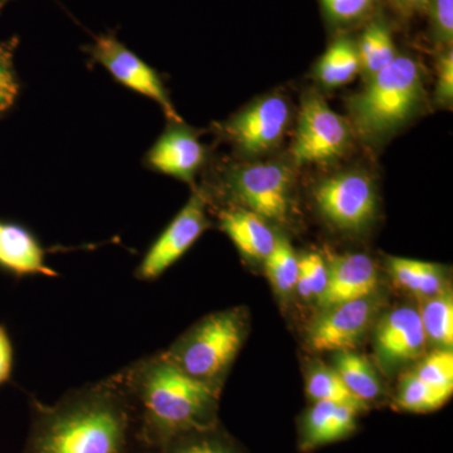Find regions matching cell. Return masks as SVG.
I'll return each mask as SVG.
<instances>
[{
	"label": "cell",
	"mask_w": 453,
	"mask_h": 453,
	"mask_svg": "<svg viewBox=\"0 0 453 453\" xmlns=\"http://www.w3.org/2000/svg\"><path fill=\"white\" fill-rule=\"evenodd\" d=\"M412 372L432 388L452 395L453 354L449 349H440L429 354Z\"/></svg>",
	"instance_id": "obj_27"
},
{
	"label": "cell",
	"mask_w": 453,
	"mask_h": 453,
	"mask_svg": "<svg viewBox=\"0 0 453 453\" xmlns=\"http://www.w3.org/2000/svg\"><path fill=\"white\" fill-rule=\"evenodd\" d=\"M425 103L421 65L411 56L398 55L348 101L349 121L360 139L380 144L418 115Z\"/></svg>",
	"instance_id": "obj_3"
},
{
	"label": "cell",
	"mask_w": 453,
	"mask_h": 453,
	"mask_svg": "<svg viewBox=\"0 0 453 453\" xmlns=\"http://www.w3.org/2000/svg\"><path fill=\"white\" fill-rule=\"evenodd\" d=\"M8 2H9V0H0V9L4 7L5 3H8Z\"/></svg>",
	"instance_id": "obj_35"
},
{
	"label": "cell",
	"mask_w": 453,
	"mask_h": 453,
	"mask_svg": "<svg viewBox=\"0 0 453 453\" xmlns=\"http://www.w3.org/2000/svg\"><path fill=\"white\" fill-rule=\"evenodd\" d=\"M312 196L321 216L340 231L360 232L371 225L377 213L374 180L360 170L321 179Z\"/></svg>",
	"instance_id": "obj_8"
},
{
	"label": "cell",
	"mask_w": 453,
	"mask_h": 453,
	"mask_svg": "<svg viewBox=\"0 0 453 453\" xmlns=\"http://www.w3.org/2000/svg\"><path fill=\"white\" fill-rule=\"evenodd\" d=\"M290 121L288 101L267 95L217 125V133L242 157H264L279 148Z\"/></svg>",
	"instance_id": "obj_7"
},
{
	"label": "cell",
	"mask_w": 453,
	"mask_h": 453,
	"mask_svg": "<svg viewBox=\"0 0 453 453\" xmlns=\"http://www.w3.org/2000/svg\"><path fill=\"white\" fill-rule=\"evenodd\" d=\"M219 226L244 257L265 261L275 247L277 235L266 219L235 205L219 211Z\"/></svg>",
	"instance_id": "obj_17"
},
{
	"label": "cell",
	"mask_w": 453,
	"mask_h": 453,
	"mask_svg": "<svg viewBox=\"0 0 453 453\" xmlns=\"http://www.w3.org/2000/svg\"><path fill=\"white\" fill-rule=\"evenodd\" d=\"M85 50L91 57V61L106 68L116 82L155 101L162 107L169 121H183L170 101L160 74L115 35H98L94 43L85 47Z\"/></svg>",
	"instance_id": "obj_10"
},
{
	"label": "cell",
	"mask_w": 453,
	"mask_h": 453,
	"mask_svg": "<svg viewBox=\"0 0 453 453\" xmlns=\"http://www.w3.org/2000/svg\"><path fill=\"white\" fill-rule=\"evenodd\" d=\"M208 159L210 150L201 142L198 131L183 121H169L145 154L144 165L196 188V175L207 165Z\"/></svg>",
	"instance_id": "obj_11"
},
{
	"label": "cell",
	"mask_w": 453,
	"mask_h": 453,
	"mask_svg": "<svg viewBox=\"0 0 453 453\" xmlns=\"http://www.w3.org/2000/svg\"><path fill=\"white\" fill-rule=\"evenodd\" d=\"M329 280V266L319 253H309L299 259L296 290L303 299H316L323 295Z\"/></svg>",
	"instance_id": "obj_28"
},
{
	"label": "cell",
	"mask_w": 453,
	"mask_h": 453,
	"mask_svg": "<svg viewBox=\"0 0 453 453\" xmlns=\"http://www.w3.org/2000/svg\"><path fill=\"white\" fill-rule=\"evenodd\" d=\"M418 312L426 339L441 349L451 348L453 344L451 294L441 292L436 296L428 297Z\"/></svg>",
	"instance_id": "obj_23"
},
{
	"label": "cell",
	"mask_w": 453,
	"mask_h": 453,
	"mask_svg": "<svg viewBox=\"0 0 453 453\" xmlns=\"http://www.w3.org/2000/svg\"><path fill=\"white\" fill-rule=\"evenodd\" d=\"M154 453H241L219 425L170 438Z\"/></svg>",
	"instance_id": "obj_22"
},
{
	"label": "cell",
	"mask_w": 453,
	"mask_h": 453,
	"mask_svg": "<svg viewBox=\"0 0 453 453\" xmlns=\"http://www.w3.org/2000/svg\"><path fill=\"white\" fill-rule=\"evenodd\" d=\"M325 17L334 26H351L372 16L378 0H320Z\"/></svg>",
	"instance_id": "obj_29"
},
{
	"label": "cell",
	"mask_w": 453,
	"mask_h": 453,
	"mask_svg": "<svg viewBox=\"0 0 453 453\" xmlns=\"http://www.w3.org/2000/svg\"><path fill=\"white\" fill-rule=\"evenodd\" d=\"M418 310L402 306L380 318L374 330V353L383 371L392 372L417 359L426 347Z\"/></svg>",
	"instance_id": "obj_13"
},
{
	"label": "cell",
	"mask_w": 453,
	"mask_h": 453,
	"mask_svg": "<svg viewBox=\"0 0 453 453\" xmlns=\"http://www.w3.org/2000/svg\"><path fill=\"white\" fill-rule=\"evenodd\" d=\"M207 204L201 189L196 188L187 204L145 253L135 270L136 279L145 282L155 281L189 251L211 226Z\"/></svg>",
	"instance_id": "obj_9"
},
{
	"label": "cell",
	"mask_w": 453,
	"mask_h": 453,
	"mask_svg": "<svg viewBox=\"0 0 453 453\" xmlns=\"http://www.w3.org/2000/svg\"><path fill=\"white\" fill-rule=\"evenodd\" d=\"M360 73L365 81L392 64L399 55L393 40L392 29L383 18H374L365 27L357 42Z\"/></svg>",
	"instance_id": "obj_18"
},
{
	"label": "cell",
	"mask_w": 453,
	"mask_h": 453,
	"mask_svg": "<svg viewBox=\"0 0 453 453\" xmlns=\"http://www.w3.org/2000/svg\"><path fill=\"white\" fill-rule=\"evenodd\" d=\"M378 273L369 256L351 253L334 258L329 267L326 288L318 299L323 309L348 301L363 299L374 294Z\"/></svg>",
	"instance_id": "obj_15"
},
{
	"label": "cell",
	"mask_w": 453,
	"mask_h": 453,
	"mask_svg": "<svg viewBox=\"0 0 453 453\" xmlns=\"http://www.w3.org/2000/svg\"><path fill=\"white\" fill-rule=\"evenodd\" d=\"M14 366V348L11 336L3 325H0V386L12 378Z\"/></svg>",
	"instance_id": "obj_33"
},
{
	"label": "cell",
	"mask_w": 453,
	"mask_h": 453,
	"mask_svg": "<svg viewBox=\"0 0 453 453\" xmlns=\"http://www.w3.org/2000/svg\"><path fill=\"white\" fill-rule=\"evenodd\" d=\"M377 299L371 296L325 309L310 325L308 342L316 351H344L356 348L371 329L378 314Z\"/></svg>",
	"instance_id": "obj_12"
},
{
	"label": "cell",
	"mask_w": 453,
	"mask_h": 453,
	"mask_svg": "<svg viewBox=\"0 0 453 453\" xmlns=\"http://www.w3.org/2000/svg\"><path fill=\"white\" fill-rule=\"evenodd\" d=\"M17 46V38L0 43V115L14 105L19 94V83L13 65Z\"/></svg>",
	"instance_id": "obj_30"
},
{
	"label": "cell",
	"mask_w": 453,
	"mask_h": 453,
	"mask_svg": "<svg viewBox=\"0 0 453 453\" xmlns=\"http://www.w3.org/2000/svg\"><path fill=\"white\" fill-rule=\"evenodd\" d=\"M392 3L399 13L405 17H412L426 13L431 0H392Z\"/></svg>",
	"instance_id": "obj_34"
},
{
	"label": "cell",
	"mask_w": 453,
	"mask_h": 453,
	"mask_svg": "<svg viewBox=\"0 0 453 453\" xmlns=\"http://www.w3.org/2000/svg\"><path fill=\"white\" fill-rule=\"evenodd\" d=\"M350 121L334 111L319 95L303 97L291 145L295 165H320L344 157L353 144Z\"/></svg>",
	"instance_id": "obj_6"
},
{
	"label": "cell",
	"mask_w": 453,
	"mask_h": 453,
	"mask_svg": "<svg viewBox=\"0 0 453 453\" xmlns=\"http://www.w3.org/2000/svg\"><path fill=\"white\" fill-rule=\"evenodd\" d=\"M268 279L280 294H290L299 277V258L286 238L277 237L275 247L265 259Z\"/></svg>",
	"instance_id": "obj_25"
},
{
	"label": "cell",
	"mask_w": 453,
	"mask_h": 453,
	"mask_svg": "<svg viewBox=\"0 0 453 453\" xmlns=\"http://www.w3.org/2000/svg\"><path fill=\"white\" fill-rule=\"evenodd\" d=\"M246 333V312L223 310L203 318L163 353L189 377L220 390Z\"/></svg>",
	"instance_id": "obj_4"
},
{
	"label": "cell",
	"mask_w": 453,
	"mask_h": 453,
	"mask_svg": "<svg viewBox=\"0 0 453 453\" xmlns=\"http://www.w3.org/2000/svg\"><path fill=\"white\" fill-rule=\"evenodd\" d=\"M22 453H153L122 372L65 393L53 404L31 396Z\"/></svg>",
	"instance_id": "obj_1"
},
{
	"label": "cell",
	"mask_w": 453,
	"mask_h": 453,
	"mask_svg": "<svg viewBox=\"0 0 453 453\" xmlns=\"http://www.w3.org/2000/svg\"><path fill=\"white\" fill-rule=\"evenodd\" d=\"M388 265L393 280L404 290L426 299L443 292L445 273L438 265L402 257H390Z\"/></svg>",
	"instance_id": "obj_20"
},
{
	"label": "cell",
	"mask_w": 453,
	"mask_h": 453,
	"mask_svg": "<svg viewBox=\"0 0 453 453\" xmlns=\"http://www.w3.org/2000/svg\"><path fill=\"white\" fill-rule=\"evenodd\" d=\"M306 390L314 402L350 404L356 405L360 410H366V405L357 401L356 396L349 392L335 369L326 368L324 365L315 366L310 372Z\"/></svg>",
	"instance_id": "obj_26"
},
{
	"label": "cell",
	"mask_w": 453,
	"mask_h": 453,
	"mask_svg": "<svg viewBox=\"0 0 453 453\" xmlns=\"http://www.w3.org/2000/svg\"><path fill=\"white\" fill-rule=\"evenodd\" d=\"M449 398L451 395L432 388L411 372L402 377L396 403L407 412L428 413L445 405Z\"/></svg>",
	"instance_id": "obj_24"
},
{
	"label": "cell",
	"mask_w": 453,
	"mask_h": 453,
	"mask_svg": "<svg viewBox=\"0 0 453 453\" xmlns=\"http://www.w3.org/2000/svg\"><path fill=\"white\" fill-rule=\"evenodd\" d=\"M46 250L37 235L20 223L0 219V271L23 279L58 277L46 262Z\"/></svg>",
	"instance_id": "obj_14"
},
{
	"label": "cell",
	"mask_w": 453,
	"mask_h": 453,
	"mask_svg": "<svg viewBox=\"0 0 453 453\" xmlns=\"http://www.w3.org/2000/svg\"><path fill=\"white\" fill-rule=\"evenodd\" d=\"M431 35L438 50L452 49L453 0H431L427 12Z\"/></svg>",
	"instance_id": "obj_31"
},
{
	"label": "cell",
	"mask_w": 453,
	"mask_h": 453,
	"mask_svg": "<svg viewBox=\"0 0 453 453\" xmlns=\"http://www.w3.org/2000/svg\"><path fill=\"white\" fill-rule=\"evenodd\" d=\"M294 184V172L288 164L251 162L225 166L216 188L231 202L229 205L252 211L267 222L285 225L291 216Z\"/></svg>",
	"instance_id": "obj_5"
},
{
	"label": "cell",
	"mask_w": 453,
	"mask_h": 453,
	"mask_svg": "<svg viewBox=\"0 0 453 453\" xmlns=\"http://www.w3.org/2000/svg\"><path fill=\"white\" fill-rule=\"evenodd\" d=\"M335 371L349 392L365 405L380 398L383 393V387L375 369L365 357L354 351H338Z\"/></svg>",
	"instance_id": "obj_21"
},
{
	"label": "cell",
	"mask_w": 453,
	"mask_h": 453,
	"mask_svg": "<svg viewBox=\"0 0 453 453\" xmlns=\"http://www.w3.org/2000/svg\"><path fill=\"white\" fill-rule=\"evenodd\" d=\"M360 73V59L357 42L340 37L330 44L315 67L316 80L325 88H338L353 81Z\"/></svg>",
	"instance_id": "obj_19"
},
{
	"label": "cell",
	"mask_w": 453,
	"mask_h": 453,
	"mask_svg": "<svg viewBox=\"0 0 453 453\" xmlns=\"http://www.w3.org/2000/svg\"><path fill=\"white\" fill-rule=\"evenodd\" d=\"M360 412L356 405L314 402L301 426V449L311 451L347 438L356 431Z\"/></svg>",
	"instance_id": "obj_16"
},
{
	"label": "cell",
	"mask_w": 453,
	"mask_h": 453,
	"mask_svg": "<svg viewBox=\"0 0 453 453\" xmlns=\"http://www.w3.org/2000/svg\"><path fill=\"white\" fill-rule=\"evenodd\" d=\"M121 372L153 453L178 434L219 425L220 390L189 377L164 353L142 357Z\"/></svg>",
	"instance_id": "obj_2"
},
{
	"label": "cell",
	"mask_w": 453,
	"mask_h": 453,
	"mask_svg": "<svg viewBox=\"0 0 453 453\" xmlns=\"http://www.w3.org/2000/svg\"><path fill=\"white\" fill-rule=\"evenodd\" d=\"M437 105L449 107L453 103V50H440L437 62V85L434 91Z\"/></svg>",
	"instance_id": "obj_32"
}]
</instances>
